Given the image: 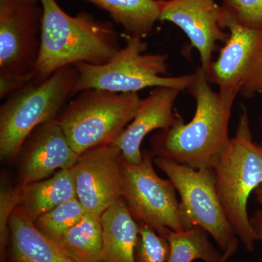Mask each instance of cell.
<instances>
[{
    "mask_svg": "<svg viewBox=\"0 0 262 262\" xmlns=\"http://www.w3.org/2000/svg\"><path fill=\"white\" fill-rule=\"evenodd\" d=\"M187 91L195 101L192 120L185 123L182 117L173 127L158 131L151 138L150 151L192 168H213L230 144L229 120L238 94L213 91L201 68Z\"/></svg>",
    "mask_w": 262,
    "mask_h": 262,
    "instance_id": "cell-1",
    "label": "cell"
},
{
    "mask_svg": "<svg viewBox=\"0 0 262 262\" xmlns=\"http://www.w3.org/2000/svg\"><path fill=\"white\" fill-rule=\"evenodd\" d=\"M42 8L41 45L34 69L35 80L79 63H107L122 47L111 24L86 13L67 14L56 0H39Z\"/></svg>",
    "mask_w": 262,
    "mask_h": 262,
    "instance_id": "cell-2",
    "label": "cell"
},
{
    "mask_svg": "<svg viewBox=\"0 0 262 262\" xmlns=\"http://www.w3.org/2000/svg\"><path fill=\"white\" fill-rule=\"evenodd\" d=\"M78 72L75 66L57 70L44 80H34L9 95L0 107V156L16 158L33 131L56 120L75 96Z\"/></svg>",
    "mask_w": 262,
    "mask_h": 262,
    "instance_id": "cell-3",
    "label": "cell"
},
{
    "mask_svg": "<svg viewBox=\"0 0 262 262\" xmlns=\"http://www.w3.org/2000/svg\"><path fill=\"white\" fill-rule=\"evenodd\" d=\"M215 187L224 211L236 236L248 251L258 241L248 214L251 193L262 185V153L253 141L249 117L245 108L235 135L213 168Z\"/></svg>",
    "mask_w": 262,
    "mask_h": 262,
    "instance_id": "cell-4",
    "label": "cell"
},
{
    "mask_svg": "<svg viewBox=\"0 0 262 262\" xmlns=\"http://www.w3.org/2000/svg\"><path fill=\"white\" fill-rule=\"evenodd\" d=\"M56 118L79 155L112 144L132 121L143 98L139 93L85 89L75 95Z\"/></svg>",
    "mask_w": 262,
    "mask_h": 262,
    "instance_id": "cell-5",
    "label": "cell"
},
{
    "mask_svg": "<svg viewBox=\"0 0 262 262\" xmlns=\"http://www.w3.org/2000/svg\"><path fill=\"white\" fill-rule=\"evenodd\" d=\"M126 44L107 63L74 65L78 72L75 95L85 89H99L115 93H138L148 88L187 90L194 77L191 75L170 77L168 56L146 53L143 39L126 36Z\"/></svg>",
    "mask_w": 262,
    "mask_h": 262,
    "instance_id": "cell-6",
    "label": "cell"
},
{
    "mask_svg": "<svg viewBox=\"0 0 262 262\" xmlns=\"http://www.w3.org/2000/svg\"><path fill=\"white\" fill-rule=\"evenodd\" d=\"M153 162L179 192L188 228L198 226L204 229L231 257L237 250V237L221 203L213 168L196 169L159 156L155 157Z\"/></svg>",
    "mask_w": 262,
    "mask_h": 262,
    "instance_id": "cell-7",
    "label": "cell"
},
{
    "mask_svg": "<svg viewBox=\"0 0 262 262\" xmlns=\"http://www.w3.org/2000/svg\"><path fill=\"white\" fill-rule=\"evenodd\" d=\"M154 158L151 151H144L141 163L132 164L122 156V198L137 222L149 226L160 235L166 229H189L183 218L177 189L170 179L155 172Z\"/></svg>",
    "mask_w": 262,
    "mask_h": 262,
    "instance_id": "cell-8",
    "label": "cell"
},
{
    "mask_svg": "<svg viewBox=\"0 0 262 262\" xmlns=\"http://www.w3.org/2000/svg\"><path fill=\"white\" fill-rule=\"evenodd\" d=\"M221 25L228 39L206 75L221 91H232L251 98L262 93V28L248 27L227 8H222Z\"/></svg>",
    "mask_w": 262,
    "mask_h": 262,
    "instance_id": "cell-9",
    "label": "cell"
},
{
    "mask_svg": "<svg viewBox=\"0 0 262 262\" xmlns=\"http://www.w3.org/2000/svg\"><path fill=\"white\" fill-rule=\"evenodd\" d=\"M38 3L0 4V76L35 80L42 16Z\"/></svg>",
    "mask_w": 262,
    "mask_h": 262,
    "instance_id": "cell-10",
    "label": "cell"
},
{
    "mask_svg": "<svg viewBox=\"0 0 262 262\" xmlns=\"http://www.w3.org/2000/svg\"><path fill=\"white\" fill-rule=\"evenodd\" d=\"M122 153L113 144L79 155L72 167L77 198L89 213L101 215L123 196Z\"/></svg>",
    "mask_w": 262,
    "mask_h": 262,
    "instance_id": "cell-11",
    "label": "cell"
},
{
    "mask_svg": "<svg viewBox=\"0 0 262 262\" xmlns=\"http://www.w3.org/2000/svg\"><path fill=\"white\" fill-rule=\"evenodd\" d=\"M221 16L222 8L215 0H164L160 20L175 24L185 33L207 75L217 42H226L229 37L222 30Z\"/></svg>",
    "mask_w": 262,
    "mask_h": 262,
    "instance_id": "cell-12",
    "label": "cell"
},
{
    "mask_svg": "<svg viewBox=\"0 0 262 262\" xmlns=\"http://www.w3.org/2000/svg\"><path fill=\"white\" fill-rule=\"evenodd\" d=\"M20 153V185L42 181L58 169L72 168L79 158L56 119L33 131Z\"/></svg>",
    "mask_w": 262,
    "mask_h": 262,
    "instance_id": "cell-13",
    "label": "cell"
},
{
    "mask_svg": "<svg viewBox=\"0 0 262 262\" xmlns=\"http://www.w3.org/2000/svg\"><path fill=\"white\" fill-rule=\"evenodd\" d=\"M180 92L170 88H156L143 98L132 121L112 143L120 149L127 162L140 163L143 158L141 146L146 136L154 130H167L182 118L174 112V104Z\"/></svg>",
    "mask_w": 262,
    "mask_h": 262,
    "instance_id": "cell-14",
    "label": "cell"
},
{
    "mask_svg": "<svg viewBox=\"0 0 262 262\" xmlns=\"http://www.w3.org/2000/svg\"><path fill=\"white\" fill-rule=\"evenodd\" d=\"M8 262H77L37 228L20 208L9 220Z\"/></svg>",
    "mask_w": 262,
    "mask_h": 262,
    "instance_id": "cell-15",
    "label": "cell"
},
{
    "mask_svg": "<svg viewBox=\"0 0 262 262\" xmlns=\"http://www.w3.org/2000/svg\"><path fill=\"white\" fill-rule=\"evenodd\" d=\"M102 262H136L139 225L123 198L102 214Z\"/></svg>",
    "mask_w": 262,
    "mask_h": 262,
    "instance_id": "cell-16",
    "label": "cell"
},
{
    "mask_svg": "<svg viewBox=\"0 0 262 262\" xmlns=\"http://www.w3.org/2000/svg\"><path fill=\"white\" fill-rule=\"evenodd\" d=\"M77 198L73 169L58 170L46 180L17 187V207L35 222L55 207Z\"/></svg>",
    "mask_w": 262,
    "mask_h": 262,
    "instance_id": "cell-17",
    "label": "cell"
},
{
    "mask_svg": "<svg viewBox=\"0 0 262 262\" xmlns=\"http://www.w3.org/2000/svg\"><path fill=\"white\" fill-rule=\"evenodd\" d=\"M106 10L120 24L126 36L144 39L160 20L163 1L158 0H87Z\"/></svg>",
    "mask_w": 262,
    "mask_h": 262,
    "instance_id": "cell-18",
    "label": "cell"
},
{
    "mask_svg": "<svg viewBox=\"0 0 262 262\" xmlns=\"http://www.w3.org/2000/svg\"><path fill=\"white\" fill-rule=\"evenodd\" d=\"M50 239L77 262H102L101 215L87 212L78 223Z\"/></svg>",
    "mask_w": 262,
    "mask_h": 262,
    "instance_id": "cell-19",
    "label": "cell"
},
{
    "mask_svg": "<svg viewBox=\"0 0 262 262\" xmlns=\"http://www.w3.org/2000/svg\"><path fill=\"white\" fill-rule=\"evenodd\" d=\"M204 229L198 226L184 231L166 229L163 235L168 241L169 252L166 262H225L228 256L221 253L208 239Z\"/></svg>",
    "mask_w": 262,
    "mask_h": 262,
    "instance_id": "cell-20",
    "label": "cell"
},
{
    "mask_svg": "<svg viewBox=\"0 0 262 262\" xmlns=\"http://www.w3.org/2000/svg\"><path fill=\"white\" fill-rule=\"evenodd\" d=\"M87 212L79 200L74 198L44 213L34 223L48 237L54 238L78 223Z\"/></svg>",
    "mask_w": 262,
    "mask_h": 262,
    "instance_id": "cell-21",
    "label": "cell"
},
{
    "mask_svg": "<svg viewBox=\"0 0 262 262\" xmlns=\"http://www.w3.org/2000/svg\"><path fill=\"white\" fill-rule=\"evenodd\" d=\"M138 223L139 237L136 250V262H166L169 252L167 239L146 224Z\"/></svg>",
    "mask_w": 262,
    "mask_h": 262,
    "instance_id": "cell-22",
    "label": "cell"
},
{
    "mask_svg": "<svg viewBox=\"0 0 262 262\" xmlns=\"http://www.w3.org/2000/svg\"><path fill=\"white\" fill-rule=\"evenodd\" d=\"M0 194V261L6 262L10 242L9 220L17 207V187L3 184Z\"/></svg>",
    "mask_w": 262,
    "mask_h": 262,
    "instance_id": "cell-23",
    "label": "cell"
},
{
    "mask_svg": "<svg viewBox=\"0 0 262 262\" xmlns=\"http://www.w3.org/2000/svg\"><path fill=\"white\" fill-rule=\"evenodd\" d=\"M225 5L241 23L262 28V0H226Z\"/></svg>",
    "mask_w": 262,
    "mask_h": 262,
    "instance_id": "cell-24",
    "label": "cell"
},
{
    "mask_svg": "<svg viewBox=\"0 0 262 262\" xmlns=\"http://www.w3.org/2000/svg\"><path fill=\"white\" fill-rule=\"evenodd\" d=\"M250 220L253 230L257 235L258 241H260L262 244V210L256 211V213L250 218Z\"/></svg>",
    "mask_w": 262,
    "mask_h": 262,
    "instance_id": "cell-25",
    "label": "cell"
},
{
    "mask_svg": "<svg viewBox=\"0 0 262 262\" xmlns=\"http://www.w3.org/2000/svg\"><path fill=\"white\" fill-rule=\"evenodd\" d=\"M38 0H0V4H10V3H30Z\"/></svg>",
    "mask_w": 262,
    "mask_h": 262,
    "instance_id": "cell-26",
    "label": "cell"
},
{
    "mask_svg": "<svg viewBox=\"0 0 262 262\" xmlns=\"http://www.w3.org/2000/svg\"><path fill=\"white\" fill-rule=\"evenodd\" d=\"M254 192L255 194H256V201L259 203L260 206L261 207L262 210V185L259 186V187H258L257 189L254 191Z\"/></svg>",
    "mask_w": 262,
    "mask_h": 262,
    "instance_id": "cell-27",
    "label": "cell"
},
{
    "mask_svg": "<svg viewBox=\"0 0 262 262\" xmlns=\"http://www.w3.org/2000/svg\"><path fill=\"white\" fill-rule=\"evenodd\" d=\"M260 122H261V126H262V117H261V120H260Z\"/></svg>",
    "mask_w": 262,
    "mask_h": 262,
    "instance_id": "cell-28",
    "label": "cell"
},
{
    "mask_svg": "<svg viewBox=\"0 0 262 262\" xmlns=\"http://www.w3.org/2000/svg\"><path fill=\"white\" fill-rule=\"evenodd\" d=\"M258 146H259V145H258ZM259 147H260V149H261V153H262V148L260 146H259Z\"/></svg>",
    "mask_w": 262,
    "mask_h": 262,
    "instance_id": "cell-29",
    "label": "cell"
},
{
    "mask_svg": "<svg viewBox=\"0 0 262 262\" xmlns=\"http://www.w3.org/2000/svg\"><path fill=\"white\" fill-rule=\"evenodd\" d=\"M158 1H164V0H158Z\"/></svg>",
    "mask_w": 262,
    "mask_h": 262,
    "instance_id": "cell-30",
    "label": "cell"
}]
</instances>
